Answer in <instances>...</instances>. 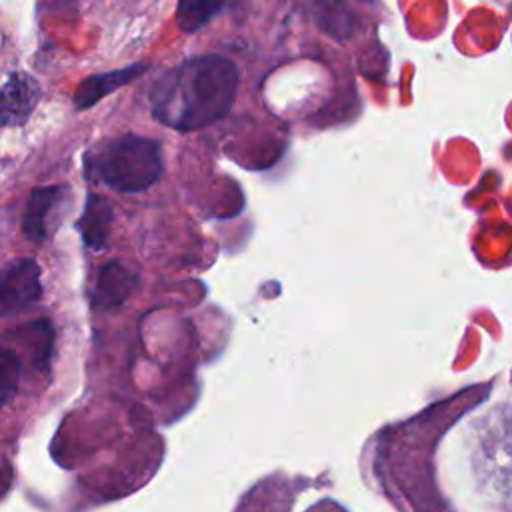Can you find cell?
I'll list each match as a JSON object with an SVG mask.
<instances>
[{"instance_id": "30bf717a", "label": "cell", "mask_w": 512, "mask_h": 512, "mask_svg": "<svg viewBox=\"0 0 512 512\" xmlns=\"http://www.w3.org/2000/svg\"><path fill=\"white\" fill-rule=\"evenodd\" d=\"M222 8H224V0H178L176 24L186 34L198 32Z\"/></svg>"}, {"instance_id": "7a4b0ae2", "label": "cell", "mask_w": 512, "mask_h": 512, "mask_svg": "<svg viewBox=\"0 0 512 512\" xmlns=\"http://www.w3.org/2000/svg\"><path fill=\"white\" fill-rule=\"evenodd\" d=\"M472 472L492 512H512V408L496 406L474 422Z\"/></svg>"}, {"instance_id": "7c38bea8", "label": "cell", "mask_w": 512, "mask_h": 512, "mask_svg": "<svg viewBox=\"0 0 512 512\" xmlns=\"http://www.w3.org/2000/svg\"><path fill=\"white\" fill-rule=\"evenodd\" d=\"M342 10H346V8L340 6V4L334 2V0H330V2H326V4L318 2V10H316V14H318V24H320L328 34H332V36L338 38V40L346 38V36L350 34V30H352V20H350V18H334V14H340Z\"/></svg>"}, {"instance_id": "9c48e42d", "label": "cell", "mask_w": 512, "mask_h": 512, "mask_svg": "<svg viewBox=\"0 0 512 512\" xmlns=\"http://www.w3.org/2000/svg\"><path fill=\"white\" fill-rule=\"evenodd\" d=\"M110 222H112L110 204L102 196L88 194L84 212H82V216L76 224L80 234H82L84 244L94 248V250H100L106 244Z\"/></svg>"}, {"instance_id": "8fae6325", "label": "cell", "mask_w": 512, "mask_h": 512, "mask_svg": "<svg viewBox=\"0 0 512 512\" xmlns=\"http://www.w3.org/2000/svg\"><path fill=\"white\" fill-rule=\"evenodd\" d=\"M20 380V358L10 348L2 350L0 356V394L2 404H8L10 398L16 394Z\"/></svg>"}, {"instance_id": "ba28073f", "label": "cell", "mask_w": 512, "mask_h": 512, "mask_svg": "<svg viewBox=\"0 0 512 512\" xmlns=\"http://www.w3.org/2000/svg\"><path fill=\"white\" fill-rule=\"evenodd\" d=\"M146 68H148V62H136V64H128V66L118 68V70H110V72H102V74H92V76L84 78L76 86V90H74V106H76V110H86V108L94 106L96 102H100L110 92L122 88L130 80H134Z\"/></svg>"}, {"instance_id": "6da1fadb", "label": "cell", "mask_w": 512, "mask_h": 512, "mask_svg": "<svg viewBox=\"0 0 512 512\" xmlns=\"http://www.w3.org/2000/svg\"><path fill=\"white\" fill-rule=\"evenodd\" d=\"M238 92V68L222 54H198L164 72L150 90L152 116L180 132L226 116Z\"/></svg>"}, {"instance_id": "3957f363", "label": "cell", "mask_w": 512, "mask_h": 512, "mask_svg": "<svg viewBox=\"0 0 512 512\" xmlns=\"http://www.w3.org/2000/svg\"><path fill=\"white\" fill-rule=\"evenodd\" d=\"M84 168L92 180L116 192H142L162 174V150L154 138L120 134L92 146Z\"/></svg>"}, {"instance_id": "5b68a950", "label": "cell", "mask_w": 512, "mask_h": 512, "mask_svg": "<svg viewBox=\"0 0 512 512\" xmlns=\"http://www.w3.org/2000/svg\"><path fill=\"white\" fill-rule=\"evenodd\" d=\"M38 100V82L24 72H10L2 86V126H22Z\"/></svg>"}, {"instance_id": "52a82bcc", "label": "cell", "mask_w": 512, "mask_h": 512, "mask_svg": "<svg viewBox=\"0 0 512 512\" xmlns=\"http://www.w3.org/2000/svg\"><path fill=\"white\" fill-rule=\"evenodd\" d=\"M66 194V186H42L30 192L22 216V232L28 240L40 242L48 236L50 218L56 214V208L60 206Z\"/></svg>"}, {"instance_id": "4fadbf2b", "label": "cell", "mask_w": 512, "mask_h": 512, "mask_svg": "<svg viewBox=\"0 0 512 512\" xmlns=\"http://www.w3.org/2000/svg\"><path fill=\"white\" fill-rule=\"evenodd\" d=\"M366 2H376V0H366Z\"/></svg>"}, {"instance_id": "277c9868", "label": "cell", "mask_w": 512, "mask_h": 512, "mask_svg": "<svg viewBox=\"0 0 512 512\" xmlns=\"http://www.w3.org/2000/svg\"><path fill=\"white\" fill-rule=\"evenodd\" d=\"M40 298V268L32 258L10 262L2 272L0 306L4 314L30 308Z\"/></svg>"}, {"instance_id": "8992f818", "label": "cell", "mask_w": 512, "mask_h": 512, "mask_svg": "<svg viewBox=\"0 0 512 512\" xmlns=\"http://www.w3.org/2000/svg\"><path fill=\"white\" fill-rule=\"evenodd\" d=\"M138 286V272L122 262H108L96 274L92 304L100 310H110L126 302Z\"/></svg>"}]
</instances>
